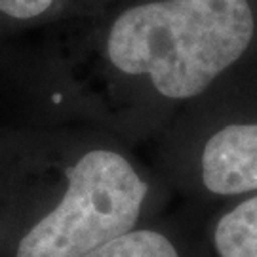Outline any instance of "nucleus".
Here are the masks:
<instances>
[{
	"label": "nucleus",
	"mask_w": 257,
	"mask_h": 257,
	"mask_svg": "<svg viewBox=\"0 0 257 257\" xmlns=\"http://www.w3.org/2000/svg\"><path fill=\"white\" fill-rule=\"evenodd\" d=\"M253 37L248 0H156L120 14L107 52L126 74H147L168 99L202 93Z\"/></svg>",
	"instance_id": "obj_1"
},
{
	"label": "nucleus",
	"mask_w": 257,
	"mask_h": 257,
	"mask_svg": "<svg viewBox=\"0 0 257 257\" xmlns=\"http://www.w3.org/2000/svg\"><path fill=\"white\" fill-rule=\"evenodd\" d=\"M147 185L118 153L90 151L67 172L61 202L21 238L16 257H84L134 230Z\"/></svg>",
	"instance_id": "obj_2"
},
{
	"label": "nucleus",
	"mask_w": 257,
	"mask_h": 257,
	"mask_svg": "<svg viewBox=\"0 0 257 257\" xmlns=\"http://www.w3.org/2000/svg\"><path fill=\"white\" fill-rule=\"evenodd\" d=\"M202 181L215 194L257 191V124H232L204 145Z\"/></svg>",
	"instance_id": "obj_3"
},
{
	"label": "nucleus",
	"mask_w": 257,
	"mask_h": 257,
	"mask_svg": "<svg viewBox=\"0 0 257 257\" xmlns=\"http://www.w3.org/2000/svg\"><path fill=\"white\" fill-rule=\"evenodd\" d=\"M213 240L219 257H257V194L221 217Z\"/></svg>",
	"instance_id": "obj_4"
},
{
	"label": "nucleus",
	"mask_w": 257,
	"mask_h": 257,
	"mask_svg": "<svg viewBox=\"0 0 257 257\" xmlns=\"http://www.w3.org/2000/svg\"><path fill=\"white\" fill-rule=\"evenodd\" d=\"M84 257H179L174 244L155 230H130Z\"/></svg>",
	"instance_id": "obj_5"
},
{
	"label": "nucleus",
	"mask_w": 257,
	"mask_h": 257,
	"mask_svg": "<svg viewBox=\"0 0 257 257\" xmlns=\"http://www.w3.org/2000/svg\"><path fill=\"white\" fill-rule=\"evenodd\" d=\"M54 0H0V12L16 19H31L52 6Z\"/></svg>",
	"instance_id": "obj_6"
}]
</instances>
